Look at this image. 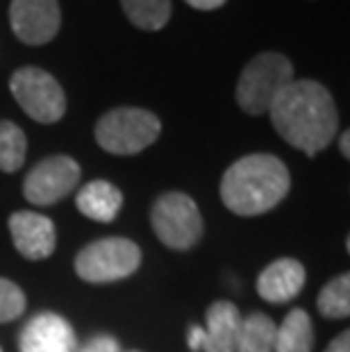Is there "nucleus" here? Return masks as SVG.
<instances>
[{"label": "nucleus", "instance_id": "obj_25", "mask_svg": "<svg viewBox=\"0 0 350 352\" xmlns=\"http://www.w3.org/2000/svg\"><path fill=\"white\" fill-rule=\"evenodd\" d=\"M0 352H3V348H0Z\"/></svg>", "mask_w": 350, "mask_h": 352}, {"label": "nucleus", "instance_id": "obj_11", "mask_svg": "<svg viewBox=\"0 0 350 352\" xmlns=\"http://www.w3.org/2000/svg\"><path fill=\"white\" fill-rule=\"evenodd\" d=\"M21 352H78V336L71 323L53 311H41L23 327Z\"/></svg>", "mask_w": 350, "mask_h": 352}, {"label": "nucleus", "instance_id": "obj_23", "mask_svg": "<svg viewBox=\"0 0 350 352\" xmlns=\"http://www.w3.org/2000/svg\"><path fill=\"white\" fill-rule=\"evenodd\" d=\"M325 352H350V332H341L337 339H334L330 346L325 348Z\"/></svg>", "mask_w": 350, "mask_h": 352}, {"label": "nucleus", "instance_id": "obj_17", "mask_svg": "<svg viewBox=\"0 0 350 352\" xmlns=\"http://www.w3.org/2000/svg\"><path fill=\"white\" fill-rule=\"evenodd\" d=\"M275 323L262 311L243 318L237 352H275Z\"/></svg>", "mask_w": 350, "mask_h": 352}, {"label": "nucleus", "instance_id": "obj_4", "mask_svg": "<svg viewBox=\"0 0 350 352\" xmlns=\"http://www.w3.org/2000/svg\"><path fill=\"white\" fill-rule=\"evenodd\" d=\"M162 121L141 107H116L96 123V141L111 155H137L160 139Z\"/></svg>", "mask_w": 350, "mask_h": 352}, {"label": "nucleus", "instance_id": "obj_3", "mask_svg": "<svg viewBox=\"0 0 350 352\" xmlns=\"http://www.w3.org/2000/svg\"><path fill=\"white\" fill-rule=\"evenodd\" d=\"M294 80V64L280 52H259L243 66L237 82V102L248 116L269 114L273 100Z\"/></svg>", "mask_w": 350, "mask_h": 352}, {"label": "nucleus", "instance_id": "obj_1", "mask_svg": "<svg viewBox=\"0 0 350 352\" xmlns=\"http://www.w3.org/2000/svg\"><path fill=\"white\" fill-rule=\"evenodd\" d=\"M278 134L296 151L314 157L339 132V114L332 94L316 80H292L269 109Z\"/></svg>", "mask_w": 350, "mask_h": 352}, {"label": "nucleus", "instance_id": "obj_2", "mask_svg": "<svg viewBox=\"0 0 350 352\" xmlns=\"http://www.w3.org/2000/svg\"><path fill=\"white\" fill-rule=\"evenodd\" d=\"M289 189L287 164L275 155L255 153L237 160L223 173L221 200L237 216H259L278 207Z\"/></svg>", "mask_w": 350, "mask_h": 352}, {"label": "nucleus", "instance_id": "obj_10", "mask_svg": "<svg viewBox=\"0 0 350 352\" xmlns=\"http://www.w3.org/2000/svg\"><path fill=\"white\" fill-rule=\"evenodd\" d=\"M243 316L237 305L221 300L207 309L205 329L193 325L189 329V348L193 352H237V341L241 334Z\"/></svg>", "mask_w": 350, "mask_h": 352}, {"label": "nucleus", "instance_id": "obj_7", "mask_svg": "<svg viewBox=\"0 0 350 352\" xmlns=\"http://www.w3.org/2000/svg\"><path fill=\"white\" fill-rule=\"evenodd\" d=\"M10 91L21 109L36 123L53 125L66 114V94L48 71L23 66L10 78Z\"/></svg>", "mask_w": 350, "mask_h": 352}, {"label": "nucleus", "instance_id": "obj_6", "mask_svg": "<svg viewBox=\"0 0 350 352\" xmlns=\"http://www.w3.org/2000/svg\"><path fill=\"white\" fill-rule=\"evenodd\" d=\"M151 223L157 239L171 250H189L203 234V216L196 200L182 191H168L155 200Z\"/></svg>", "mask_w": 350, "mask_h": 352}, {"label": "nucleus", "instance_id": "obj_14", "mask_svg": "<svg viewBox=\"0 0 350 352\" xmlns=\"http://www.w3.org/2000/svg\"><path fill=\"white\" fill-rule=\"evenodd\" d=\"M76 205L82 216L98 223L114 221L123 207V193L107 179H94L78 191Z\"/></svg>", "mask_w": 350, "mask_h": 352}, {"label": "nucleus", "instance_id": "obj_12", "mask_svg": "<svg viewBox=\"0 0 350 352\" xmlns=\"http://www.w3.org/2000/svg\"><path fill=\"white\" fill-rule=\"evenodd\" d=\"M10 232L17 250L25 259L41 261L55 252V223L36 212H17L10 216Z\"/></svg>", "mask_w": 350, "mask_h": 352}, {"label": "nucleus", "instance_id": "obj_8", "mask_svg": "<svg viewBox=\"0 0 350 352\" xmlns=\"http://www.w3.org/2000/svg\"><path fill=\"white\" fill-rule=\"evenodd\" d=\"M82 168L69 155H53L41 160L25 175L23 196L32 205H55L80 184Z\"/></svg>", "mask_w": 350, "mask_h": 352}, {"label": "nucleus", "instance_id": "obj_21", "mask_svg": "<svg viewBox=\"0 0 350 352\" xmlns=\"http://www.w3.org/2000/svg\"><path fill=\"white\" fill-rule=\"evenodd\" d=\"M78 352H121V346L114 336L109 334H98L94 339L87 341V346H82Z\"/></svg>", "mask_w": 350, "mask_h": 352}, {"label": "nucleus", "instance_id": "obj_13", "mask_svg": "<svg viewBox=\"0 0 350 352\" xmlns=\"http://www.w3.org/2000/svg\"><path fill=\"white\" fill-rule=\"evenodd\" d=\"M307 280L305 266L298 259L282 257L275 259L271 266H266L257 277V294L264 298L266 302L282 305L289 302L300 294Z\"/></svg>", "mask_w": 350, "mask_h": 352}, {"label": "nucleus", "instance_id": "obj_18", "mask_svg": "<svg viewBox=\"0 0 350 352\" xmlns=\"http://www.w3.org/2000/svg\"><path fill=\"white\" fill-rule=\"evenodd\" d=\"M28 139L25 132L17 123L0 121V170L3 173H17L25 164Z\"/></svg>", "mask_w": 350, "mask_h": 352}, {"label": "nucleus", "instance_id": "obj_15", "mask_svg": "<svg viewBox=\"0 0 350 352\" xmlns=\"http://www.w3.org/2000/svg\"><path fill=\"white\" fill-rule=\"evenodd\" d=\"M314 350V325L305 309H292L285 323L275 329V352H311Z\"/></svg>", "mask_w": 350, "mask_h": 352}, {"label": "nucleus", "instance_id": "obj_9", "mask_svg": "<svg viewBox=\"0 0 350 352\" xmlns=\"http://www.w3.org/2000/svg\"><path fill=\"white\" fill-rule=\"evenodd\" d=\"M10 25L19 41L43 46L53 41L62 28V10L57 0H12Z\"/></svg>", "mask_w": 350, "mask_h": 352}, {"label": "nucleus", "instance_id": "obj_5", "mask_svg": "<svg viewBox=\"0 0 350 352\" xmlns=\"http://www.w3.org/2000/svg\"><path fill=\"white\" fill-rule=\"evenodd\" d=\"M141 266V250L135 241L123 236H107L89 243L76 257V273L85 282L105 284L118 282L137 273Z\"/></svg>", "mask_w": 350, "mask_h": 352}, {"label": "nucleus", "instance_id": "obj_16", "mask_svg": "<svg viewBox=\"0 0 350 352\" xmlns=\"http://www.w3.org/2000/svg\"><path fill=\"white\" fill-rule=\"evenodd\" d=\"M121 5L130 23L146 32H157L166 28L173 12L171 0H121Z\"/></svg>", "mask_w": 350, "mask_h": 352}, {"label": "nucleus", "instance_id": "obj_19", "mask_svg": "<svg viewBox=\"0 0 350 352\" xmlns=\"http://www.w3.org/2000/svg\"><path fill=\"white\" fill-rule=\"evenodd\" d=\"M318 311L325 318H348L350 314V275H337L318 294Z\"/></svg>", "mask_w": 350, "mask_h": 352}, {"label": "nucleus", "instance_id": "obj_24", "mask_svg": "<svg viewBox=\"0 0 350 352\" xmlns=\"http://www.w3.org/2000/svg\"><path fill=\"white\" fill-rule=\"evenodd\" d=\"M348 141H350V132L344 130V132H341V139H339V151H341V155L346 157V160L350 157V146H348Z\"/></svg>", "mask_w": 350, "mask_h": 352}, {"label": "nucleus", "instance_id": "obj_20", "mask_svg": "<svg viewBox=\"0 0 350 352\" xmlns=\"http://www.w3.org/2000/svg\"><path fill=\"white\" fill-rule=\"evenodd\" d=\"M25 307L28 300L23 289L7 277H0V323H10V320L23 316Z\"/></svg>", "mask_w": 350, "mask_h": 352}, {"label": "nucleus", "instance_id": "obj_22", "mask_svg": "<svg viewBox=\"0 0 350 352\" xmlns=\"http://www.w3.org/2000/svg\"><path fill=\"white\" fill-rule=\"evenodd\" d=\"M189 7L193 10H200V12H212V10H219L228 3V0H184Z\"/></svg>", "mask_w": 350, "mask_h": 352}]
</instances>
